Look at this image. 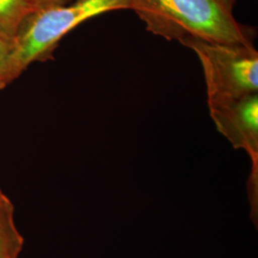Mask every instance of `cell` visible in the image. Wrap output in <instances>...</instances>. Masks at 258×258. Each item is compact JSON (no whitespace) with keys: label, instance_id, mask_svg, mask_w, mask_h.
I'll use <instances>...</instances> for the list:
<instances>
[{"label":"cell","instance_id":"obj_1","mask_svg":"<svg viewBox=\"0 0 258 258\" xmlns=\"http://www.w3.org/2000/svg\"><path fill=\"white\" fill-rule=\"evenodd\" d=\"M149 32L180 43L189 38L253 45V33L217 0H129Z\"/></svg>","mask_w":258,"mask_h":258},{"label":"cell","instance_id":"obj_2","mask_svg":"<svg viewBox=\"0 0 258 258\" xmlns=\"http://www.w3.org/2000/svg\"><path fill=\"white\" fill-rule=\"evenodd\" d=\"M130 10L129 0H73L36 7L14 38V59L19 75L32 62L46 57L58 41L84 21L104 13Z\"/></svg>","mask_w":258,"mask_h":258},{"label":"cell","instance_id":"obj_3","mask_svg":"<svg viewBox=\"0 0 258 258\" xmlns=\"http://www.w3.org/2000/svg\"><path fill=\"white\" fill-rule=\"evenodd\" d=\"M203 68L208 102L238 99L258 92V53L254 45L189 38L182 42Z\"/></svg>","mask_w":258,"mask_h":258},{"label":"cell","instance_id":"obj_4","mask_svg":"<svg viewBox=\"0 0 258 258\" xmlns=\"http://www.w3.org/2000/svg\"><path fill=\"white\" fill-rule=\"evenodd\" d=\"M210 114L218 131L234 148L244 149L251 161L248 181L250 219L258 222V94L238 99L208 102Z\"/></svg>","mask_w":258,"mask_h":258},{"label":"cell","instance_id":"obj_5","mask_svg":"<svg viewBox=\"0 0 258 258\" xmlns=\"http://www.w3.org/2000/svg\"><path fill=\"white\" fill-rule=\"evenodd\" d=\"M24 238L15 222V207L9 201L0 205V258H19Z\"/></svg>","mask_w":258,"mask_h":258},{"label":"cell","instance_id":"obj_6","mask_svg":"<svg viewBox=\"0 0 258 258\" xmlns=\"http://www.w3.org/2000/svg\"><path fill=\"white\" fill-rule=\"evenodd\" d=\"M34 9L30 0H0V36L13 39Z\"/></svg>","mask_w":258,"mask_h":258},{"label":"cell","instance_id":"obj_7","mask_svg":"<svg viewBox=\"0 0 258 258\" xmlns=\"http://www.w3.org/2000/svg\"><path fill=\"white\" fill-rule=\"evenodd\" d=\"M18 76L14 59V40L0 36V89Z\"/></svg>","mask_w":258,"mask_h":258},{"label":"cell","instance_id":"obj_8","mask_svg":"<svg viewBox=\"0 0 258 258\" xmlns=\"http://www.w3.org/2000/svg\"><path fill=\"white\" fill-rule=\"evenodd\" d=\"M33 7H39V6H44V5H49V4H55V3H64L69 0H30Z\"/></svg>","mask_w":258,"mask_h":258},{"label":"cell","instance_id":"obj_9","mask_svg":"<svg viewBox=\"0 0 258 258\" xmlns=\"http://www.w3.org/2000/svg\"><path fill=\"white\" fill-rule=\"evenodd\" d=\"M217 1H218V2H220L222 5H223L224 7H226L227 9L232 11V9H233V6H234V4H235V1H236V0H217Z\"/></svg>","mask_w":258,"mask_h":258},{"label":"cell","instance_id":"obj_10","mask_svg":"<svg viewBox=\"0 0 258 258\" xmlns=\"http://www.w3.org/2000/svg\"><path fill=\"white\" fill-rule=\"evenodd\" d=\"M11 201L9 199V197L4 194L0 187V205H3V204L7 203Z\"/></svg>","mask_w":258,"mask_h":258}]
</instances>
